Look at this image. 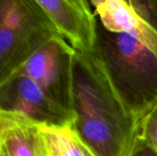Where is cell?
<instances>
[{
	"label": "cell",
	"mask_w": 157,
	"mask_h": 156,
	"mask_svg": "<svg viewBox=\"0 0 157 156\" xmlns=\"http://www.w3.org/2000/svg\"><path fill=\"white\" fill-rule=\"evenodd\" d=\"M73 130L96 156H127L138 120L125 106L93 51H75L73 66Z\"/></svg>",
	"instance_id": "6da1fadb"
},
{
	"label": "cell",
	"mask_w": 157,
	"mask_h": 156,
	"mask_svg": "<svg viewBox=\"0 0 157 156\" xmlns=\"http://www.w3.org/2000/svg\"><path fill=\"white\" fill-rule=\"evenodd\" d=\"M94 51L120 97L139 121L157 103V57L130 35L109 31L98 19Z\"/></svg>",
	"instance_id": "7a4b0ae2"
},
{
	"label": "cell",
	"mask_w": 157,
	"mask_h": 156,
	"mask_svg": "<svg viewBox=\"0 0 157 156\" xmlns=\"http://www.w3.org/2000/svg\"><path fill=\"white\" fill-rule=\"evenodd\" d=\"M58 36L55 25L35 0H0V83Z\"/></svg>",
	"instance_id": "3957f363"
},
{
	"label": "cell",
	"mask_w": 157,
	"mask_h": 156,
	"mask_svg": "<svg viewBox=\"0 0 157 156\" xmlns=\"http://www.w3.org/2000/svg\"><path fill=\"white\" fill-rule=\"evenodd\" d=\"M75 51L62 36L55 37L39 48L15 74L31 79L50 98L75 115L73 66Z\"/></svg>",
	"instance_id": "277c9868"
},
{
	"label": "cell",
	"mask_w": 157,
	"mask_h": 156,
	"mask_svg": "<svg viewBox=\"0 0 157 156\" xmlns=\"http://www.w3.org/2000/svg\"><path fill=\"white\" fill-rule=\"evenodd\" d=\"M0 109L21 113L38 124L48 126L73 127L75 118L20 74L0 83Z\"/></svg>",
	"instance_id": "5b68a950"
},
{
	"label": "cell",
	"mask_w": 157,
	"mask_h": 156,
	"mask_svg": "<svg viewBox=\"0 0 157 156\" xmlns=\"http://www.w3.org/2000/svg\"><path fill=\"white\" fill-rule=\"evenodd\" d=\"M61 36L80 52L94 51L98 19L88 0H35Z\"/></svg>",
	"instance_id": "8992f818"
},
{
	"label": "cell",
	"mask_w": 157,
	"mask_h": 156,
	"mask_svg": "<svg viewBox=\"0 0 157 156\" xmlns=\"http://www.w3.org/2000/svg\"><path fill=\"white\" fill-rule=\"evenodd\" d=\"M91 4L106 29L130 35L157 57V29L129 3L125 0H95Z\"/></svg>",
	"instance_id": "52a82bcc"
},
{
	"label": "cell",
	"mask_w": 157,
	"mask_h": 156,
	"mask_svg": "<svg viewBox=\"0 0 157 156\" xmlns=\"http://www.w3.org/2000/svg\"><path fill=\"white\" fill-rule=\"evenodd\" d=\"M38 125L21 113L0 109V148L8 156H39Z\"/></svg>",
	"instance_id": "ba28073f"
},
{
	"label": "cell",
	"mask_w": 157,
	"mask_h": 156,
	"mask_svg": "<svg viewBox=\"0 0 157 156\" xmlns=\"http://www.w3.org/2000/svg\"><path fill=\"white\" fill-rule=\"evenodd\" d=\"M45 156H84L81 143L72 127L38 125Z\"/></svg>",
	"instance_id": "9c48e42d"
},
{
	"label": "cell",
	"mask_w": 157,
	"mask_h": 156,
	"mask_svg": "<svg viewBox=\"0 0 157 156\" xmlns=\"http://www.w3.org/2000/svg\"><path fill=\"white\" fill-rule=\"evenodd\" d=\"M136 136L157 154V103L138 121Z\"/></svg>",
	"instance_id": "30bf717a"
},
{
	"label": "cell",
	"mask_w": 157,
	"mask_h": 156,
	"mask_svg": "<svg viewBox=\"0 0 157 156\" xmlns=\"http://www.w3.org/2000/svg\"><path fill=\"white\" fill-rule=\"evenodd\" d=\"M126 2L157 29V0H126Z\"/></svg>",
	"instance_id": "8fae6325"
},
{
	"label": "cell",
	"mask_w": 157,
	"mask_h": 156,
	"mask_svg": "<svg viewBox=\"0 0 157 156\" xmlns=\"http://www.w3.org/2000/svg\"><path fill=\"white\" fill-rule=\"evenodd\" d=\"M127 156H157V154L142 140L135 136L132 147Z\"/></svg>",
	"instance_id": "7c38bea8"
},
{
	"label": "cell",
	"mask_w": 157,
	"mask_h": 156,
	"mask_svg": "<svg viewBox=\"0 0 157 156\" xmlns=\"http://www.w3.org/2000/svg\"><path fill=\"white\" fill-rule=\"evenodd\" d=\"M79 139V138H78ZM80 141V140H79ZM80 143H81V148H82V150H83V153H84V156H96L91 151H90V149L87 147V146H86L81 141H80Z\"/></svg>",
	"instance_id": "4fadbf2b"
},
{
	"label": "cell",
	"mask_w": 157,
	"mask_h": 156,
	"mask_svg": "<svg viewBox=\"0 0 157 156\" xmlns=\"http://www.w3.org/2000/svg\"><path fill=\"white\" fill-rule=\"evenodd\" d=\"M39 156H45V154H44V151H43L42 143H41V148H40V153H39Z\"/></svg>",
	"instance_id": "5bb4252c"
},
{
	"label": "cell",
	"mask_w": 157,
	"mask_h": 156,
	"mask_svg": "<svg viewBox=\"0 0 157 156\" xmlns=\"http://www.w3.org/2000/svg\"><path fill=\"white\" fill-rule=\"evenodd\" d=\"M0 156H8L6 154V153L3 150V149H1L0 148Z\"/></svg>",
	"instance_id": "9a60e30c"
}]
</instances>
